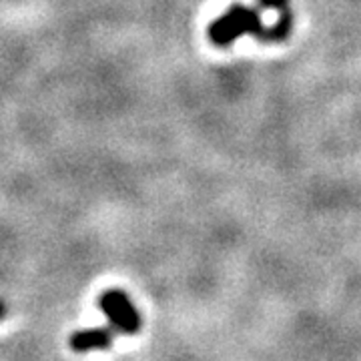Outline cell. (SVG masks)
Instances as JSON below:
<instances>
[{
    "label": "cell",
    "instance_id": "cell-6",
    "mask_svg": "<svg viewBox=\"0 0 361 361\" xmlns=\"http://www.w3.org/2000/svg\"><path fill=\"white\" fill-rule=\"evenodd\" d=\"M4 313H6V307H4V303L0 301V319L4 317Z\"/></svg>",
    "mask_w": 361,
    "mask_h": 361
},
{
    "label": "cell",
    "instance_id": "cell-2",
    "mask_svg": "<svg viewBox=\"0 0 361 361\" xmlns=\"http://www.w3.org/2000/svg\"><path fill=\"white\" fill-rule=\"evenodd\" d=\"M99 305L104 311L106 319L111 322L115 331L137 334L141 329V315H139L137 307L133 305V301L127 297V293H123L118 289L104 291L99 299Z\"/></svg>",
    "mask_w": 361,
    "mask_h": 361
},
{
    "label": "cell",
    "instance_id": "cell-3",
    "mask_svg": "<svg viewBox=\"0 0 361 361\" xmlns=\"http://www.w3.org/2000/svg\"><path fill=\"white\" fill-rule=\"evenodd\" d=\"M115 337V329L99 327V329H85L77 331L71 337V348L75 351H92V349H106Z\"/></svg>",
    "mask_w": 361,
    "mask_h": 361
},
{
    "label": "cell",
    "instance_id": "cell-4",
    "mask_svg": "<svg viewBox=\"0 0 361 361\" xmlns=\"http://www.w3.org/2000/svg\"><path fill=\"white\" fill-rule=\"evenodd\" d=\"M291 30V14H287L283 11L281 18L277 20V25H273V28L267 30V40H283Z\"/></svg>",
    "mask_w": 361,
    "mask_h": 361
},
{
    "label": "cell",
    "instance_id": "cell-1",
    "mask_svg": "<svg viewBox=\"0 0 361 361\" xmlns=\"http://www.w3.org/2000/svg\"><path fill=\"white\" fill-rule=\"evenodd\" d=\"M243 35H255V37L267 39V28L261 23L257 11L243 4H233L229 13L219 16L209 26V39L219 47H227Z\"/></svg>",
    "mask_w": 361,
    "mask_h": 361
},
{
    "label": "cell",
    "instance_id": "cell-5",
    "mask_svg": "<svg viewBox=\"0 0 361 361\" xmlns=\"http://www.w3.org/2000/svg\"><path fill=\"white\" fill-rule=\"evenodd\" d=\"M263 6H269V8H277V11H285L287 8V0H259Z\"/></svg>",
    "mask_w": 361,
    "mask_h": 361
}]
</instances>
